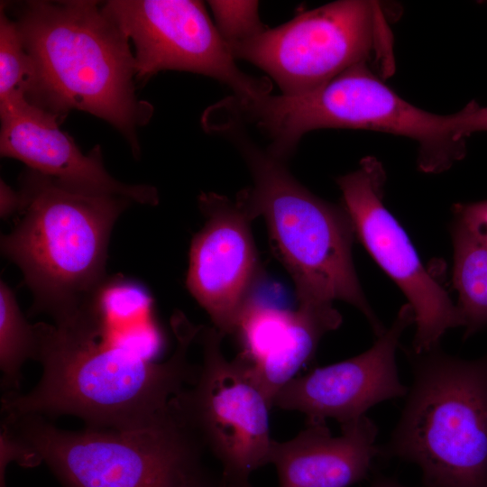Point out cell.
Masks as SVG:
<instances>
[{
	"label": "cell",
	"mask_w": 487,
	"mask_h": 487,
	"mask_svg": "<svg viewBox=\"0 0 487 487\" xmlns=\"http://www.w3.org/2000/svg\"><path fill=\"white\" fill-rule=\"evenodd\" d=\"M108 315L102 300L65 321L34 324L33 360L41 376L26 393L4 395L5 418L70 415L87 427L130 428L165 412L197 375L188 350L200 327L175 314L176 349L158 361L157 352L117 337Z\"/></svg>",
	"instance_id": "1"
},
{
	"label": "cell",
	"mask_w": 487,
	"mask_h": 487,
	"mask_svg": "<svg viewBox=\"0 0 487 487\" xmlns=\"http://www.w3.org/2000/svg\"><path fill=\"white\" fill-rule=\"evenodd\" d=\"M23 47L34 68L30 103L60 122L72 109L115 127L135 157L138 127L153 108L134 93L129 40L96 1H28L16 12Z\"/></svg>",
	"instance_id": "2"
},
{
	"label": "cell",
	"mask_w": 487,
	"mask_h": 487,
	"mask_svg": "<svg viewBox=\"0 0 487 487\" xmlns=\"http://www.w3.org/2000/svg\"><path fill=\"white\" fill-rule=\"evenodd\" d=\"M20 184L21 217L1 237V252L23 272L30 313L62 322L102 300L111 232L133 202L72 192L31 169Z\"/></svg>",
	"instance_id": "3"
},
{
	"label": "cell",
	"mask_w": 487,
	"mask_h": 487,
	"mask_svg": "<svg viewBox=\"0 0 487 487\" xmlns=\"http://www.w3.org/2000/svg\"><path fill=\"white\" fill-rule=\"evenodd\" d=\"M245 160L253 186L238 196L254 217L262 216L278 255L290 274L299 307L331 308L335 300L357 308L375 335L385 331L361 289L352 258L355 235L345 207L323 200L301 185L284 161L253 142L240 121L224 117L213 126Z\"/></svg>",
	"instance_id": "4"
},
{
	"label": "cell",
	"mask_w": 487,
	"mask_h": 487,
	"mask_svg": "<svg viewBox=\"0 0 487 487\" xmlns=\"http://www.w3.org/2000/svg\"><path fill=\"white\" fill-rule=\"evenodd\" d=\"M17 463L44 462L66 487H200L204 446L170 403L137 427L71 431L34 415L5 418Z\"/></svg>",
	"instance_id": "5"
},
{
	"label": "cell",
	"mask_w": 487,
	"mask_h": 487,
	"mask_svg": "<svg viewBox=\"0 0 487 487\" xmlns=\"http://www.w3.org/2000/svg\"><path fill=\"white\" fill-rule=\"evenodd\" d=\"M406 354L413 381L379 455L418 465L421 487H487V354Z\"/></svg>",
	"instance_id": "6"
},
{
	"label": "cell",
	"mask_w": 487,
	"mask_h": 487,
	"mask_svg": "<svg viewBox=\"0 0 487 487\" xmlns=\"http://www.w3.org/2000/svg\"><path fill=\"white\" fill-rule=\"evenodd\" d=\"M372 67L359 64L326 84L297 96H264L247 108L249 121L270 139L269 151L285 160L301 137L321 128L362 129L415 141L427 173L446 170L465 154L455 113L423 110L399 96Z\"/></svg>",
	"instance_id": "7"
},
{
	"label": "cell",
	"mask_w": 487,
	"mask_h": 487,
	"mask_svg": "<svg viewBox=\"0 0 487 487\" xmlns=\"http://www.w3.org/2000/svg\"><path fill=\"white\" fill-rule=\"evenodd\" d=\"M390 22L380 2L336 1L266 28L230 51L271 76L282 95L297 96L359 64L390 76L395 69Z\"/></svg>",
	"instance_id": "8"
},
{
	"label": "cell",
	"mask_w": 487,
	"mask_h": 487,
	"mask_svg": "<svg viewBox=\"0 0 487 487\" xmlns=\"http://www.w3.org/2000/svg\"><path fill=\"white\" fill-rule=\"evenodd\" d=\"M223 337L215 327L201 330L197 375L170 402L220 463V486L253 487L252 474L270 464L272 405L245 361L225 358Z\"/></svg>",
	"instance_id": "9"
},
{
	"label": "cell",
	"mask_w": 487,
	"mask_h": 487,
	"mask_svg": "<svg viewBox=\"0 0 487 487\" xmlns=\"http://www.w3.org/2000/svg\"><path fill=\"white\" fill-rule=\"evenodd\" d=\"M104 11L134 46L138 79L161 70L189 71L227 85L238 99L269 95L271 82L242 71L205 5L191 0H110Z\"/></svg>",
	"instance_id": "10"
},
{
	"label": "cell",
	"mask_w": 487,
	"mask_h": 487,
	"mask_svg": "<svg viewBox=\"0 0 487 487\" xmlns=\"http://www.w3.org/2000/svg\"><path fill=\"white\" fill-rule=\"evenodd\" d=\"M386 174L374 157L362 160L358 170L337 179L343 206L355 235L379 266L407 297L415 316L411 350L438 347L444 334L463 326L459 310L438 280L425 269L406 232L383 204Z\"/></svg>",
	"instance_id": "11"
},
{
	"label": "cell",
	"mask_w": 487,
	"mask_h": 487,
	"mask_svg": "<svg viewBox=\"0 0 487 487\" xmlns=\"http://www.w3.org/2000/svg\"><path fill=\"white\" fill-rule=\"evenodd\" d=\"M198 206L206 222L191 241L186 287L225 336L234 334L259 275L255 217L239 196L201 193Z\"/></svg>",
	"instance_id": "12"
},
{
	"label": "cell",
	"mask_w": 487,
	"mask_h": 487,
	"mask_svg": "<svg viewBox=\"0 0 487 487\" xmlns=\"http://www.w3.org/2000/svg\"><path fill=\"white\" fill-rule=\"evenodd\" d=\"M413 323V309L405 304L370 349L297 376L278 392L273 407L301 412L307 421L333 418L343 426L365 416L380 402L405 397L409 389L399 378L396 350L402 333Z\"/></svg>",
	"instance_id": "13"
},
{
	"label": "cell",
	"mask_w": 487,
	"mask_h": 487,
	"mask_svg": "<svg viewBox=\"0 0 487 487\" xmlns=\"http://www.w3.org/2000/svg\"><path fill=\"white\" fill-rule=\"evenodd\" d=\"M0 152L51 179L60 187L88 196L121 197L133 203L156 206L157 189L130 185L106 170L101 149L83 154L74 140L60 129L52 114L23 101L0 106Z\"/></svg>",
	"instance_id": "14"
},
{
	"label": "cell",
	"mask_w": 487,
	"mask_h": 487,
	"mask_svg": "<svg viewBox=\"0 0 487 487\" xmlns=\"http://www.w3.org/2000/svg\"><path fill=\"white\" fill-rule=\"evenodd\" d=\"M341 323L334 307L289 310L253 299L247 303L234 332L242 345L239 356L272 407L278 392L313 358L321 338Z\"/></svg>",
	"instance_id": "15"
},
{
	"label": "cell",
	"mask_w": 487,
	"mask_h": 487,
	"mask_svg": "<svg viewBox=\"0 0 487 487\" xmlns=\"http://www.w3.org/2000/svg\"><path fill=\"white\" fill-rule=\"evenodd\" d=\"M341 429L333 436L326 422L307 421L295 437L272 440L278 487H349L365 479L379 455L378 428L365 415Z\"/></svg>",
	"instance_id": "16"
},
{
	"label": "cell",
	"mask_w": 487,
	"mask_h": 487,
	"mask_svg": "<svg viewBox=\"0 0 487 487\" xmlns=\"http://www.w3.org/2000/svg\"><path fill=\"white\" fill-rule=\"evenodd\" d=\"M452 237L453 283L466 338L487 326V246L457 222Z\"/></svg>",
	"instance_id": "17"
},
{
	"label": "cell",
	"mask_w": 487,
	"mask_h": 487,
	"mask_svg": "<svg viewBox=\"0 0 487 487\" xmlns=\"http://www.w3.org/2000/svg\"><path fill=\"white\" fill-rule=\"evenodd\" d=\"M35 334L22 313L10 287L0 281V368L2 384L8 391H17L21 370L28 359H33Z\"/></svg>",
	"instance_id": "18"
},
{
	"label": "cell",
	"mask_w": 487,
	"mask_h": 487,
	"mask_svg": "<svg viewBox=\"0 0 487 487\" xmlns=\"http://www.w3.org/2000/svg\"><path fill=\"white\" fill-rule=\"evenodd\" d=\"M34 68L26 52L16 23L5 9L0 15V106L30 102Z\"/></svg>",
	"instance_id": "19"
},
{
	"label": "cell",
	"mask_w": 487,
	"mask_h": 487,
	"mask_svg": "<svg viewBox=\"0 0 487 487\" xmlns=\"http://www.w3.org/2000/svg\"><path fill=\"white\" fill-rule=\"evenodd\" d=\"M216 26L229 49L263 32L257 1H208Z\"/></svg>",
	"instance_id": "20"
},
{
	"label": "cell",
	"mask_w": 487,
	"mask_h": 487,
	"mask_svg": "<svg viewBox=\"0 0 487 487\" xmlns=\"http://www.w3.org/2000/svg\"><path fill=\"white\" fill-rule=\"evenodd\" d=\"M455 222L487 246V199L454 207Z\"/></svg>",
	"instance_id": "21"
},
{
	"label": "cell",
	"mask_w": 487,
	"mask_h": 487,
	"mask_svg": "<svg viewBox=\"0 0 487 487\" xmlns=\"http://www.w3.org/2000/svg\"><path fill=\"white\" fill-rule=\"evenodd\" d=\"M455 115V130L460 138L465 139L473 133L487 132V106L472 101Z\"/></svg>",
	"instance_id": "22"
},
{
	"label": "cell",
	"mask_w": 487,
	"mask_h": 487,
	"mask_svg": "<svg viewBox=\"0 0 487 487\" xmlns=\"http://www.w3.org/2000/svg\"><path fill=\"white\" fill-rule=\"evenodd\" d=\"M22 207V198L19 191L14 190L6 182L1 179L0 184V215L3 219L14 214H19Z\"/></svg>",
	"instance_id": "23"
},
{
	"label": "cell",
	"mask_w": 487,
	"mask_h": 487,
	"mask_svg": "<svg viewBox=\"0 0 487 487\" xmlns=\"http://www.w3.org/2000/svg\"><path fill=\"white\" fill-rule=\"evenodd\" d=\"M370 487H409L407 485L402 484L399 481H397L395 478L388 477V476H379L376 478Z\"/></svg>",
	"instance_id": "24"
},
{
	"label": "cell",
	"mask_w": 487,
	"mask_h": 487,
	"mask_svg": "<svg viewBox=\"0 0 487 487\" xmlns=\"http://www.w3.org/2000/svg\"><path fill=\"white\" fill-rule=\"evenodd\" d=\"M200 487H221L219 484V482H213L210 479L206 482L203 485Z\"/></svg>",
	"instance_id": "25"
}]
</instances>
